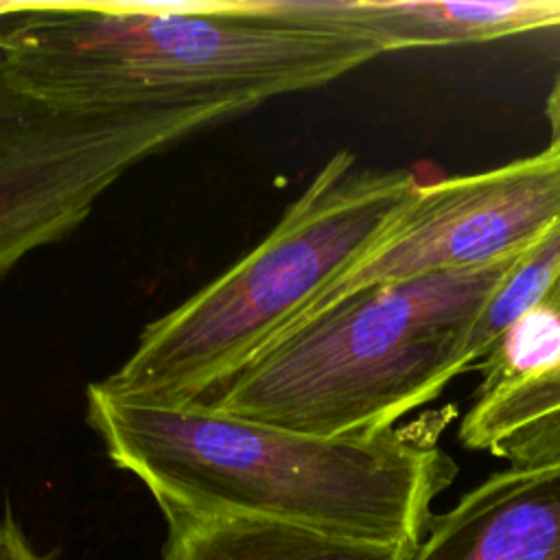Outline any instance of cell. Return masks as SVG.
Wrapping results in <instances>:
<instances>
[{
  "label": "cell",
  "instance_id": "cell-1",
  "mask_svg": "<svg viewBox=\"0 0 560 560\" xmlns=\"http://www.w3.org/2000/svg\"><path fill=\"white\" fill-rule=\"evenodd\" d=\"M85 420L107 457L162 514L245 516L413 549L457 464L438 444L444 420L319 438L199 402H149L85 387Z\"/></svg>",
  "mask_w": 560,
  "mask_h": 560
},
{
  "label": "cell",
  "instance_id": "cell-2",
  "mask_svg": "<svg viewBox=\"0 0 560 560\" xmlns=\"http://www.w3.org/2000/svg\"><path fill=\"white\" fill-rule=\"evenodd\" d=\"M378 55L365 37L284 18L276 0H9L0 24L7 77L85 112L221 105L243 114Z\"/></svg>",
  "mask_w": 560,
  "mask_h": 560
},
{
  "label": "cell",
  "instance_id": "cell-3",
  "mask_svg": "<svg viewBox=\"0 0 560 560\" xmlns=\"http://www.w3.org/2000/svg\"><path fill=\"white\" fill-rule=\"evenodd\" d=\"M523 254L359 289L192 402L319 438L387 431L462 374L468 330Z\"/></svg>",
  "mask_w": 560,
  "mask_h": 560
},
{
  "label": "cell",
  "instance_id": "cell-4",
  "mask_svg": "<svg viewBox=\"0 0 560 560\" xmlns=\"http://www.w3.org/2000/svg\"><path fill=\"white\" fill-rule=\"evenodd\" d=\"M422 184L409 168H361L350 151H337L254 249L149 322L127 361L98 385L131 400H197L298 324Z\"/></svg>",
  "mask_w": 560,
  "mask_h": 560
},
{
  "label": "cell",
  "instance_id": "cell-5",
  "mask_svg": "<svg viewBox=\"0 0 560 560\" xmlns=\"http://www.w3.org/2000/svg\"><path fill=\"white\" fill-rule=\"evenodd\" d=\"M232 116L221 105L57 107L18 88L0 66V280L81 228L136 164Z\"/></svg>",
  "mask_w": 560,
  "mask_h": 560
},
{
  "label": "cell",
  "instance_id": "cell-6",
  "mask_svg": "<svg viewBox=\"0 0 560 560\" xmlns=\"http://www.w3.org/2000/svg\"><path fill=\"white\" fill-rule=\"evenodd\" d=\"M558 221L560 144L553 142L497 168L422 184L383 238L304 317L372 284L518 256Z\"/></svg>",
  "mask_w": 560,
  "mask_h": 560
},
{
  "label": "cell",
  "instance_id": "cell-7",
  "mask_svg": "<svg viewBox=\"0 0 560 560\" xmlns=\"http://www.w3.org/2000/svg\"><path fill=\"white\" fill-rule=\"evenodd\" d=\"M405 560H560V459L490 475Z\"/></svg>",
  "mask_w": 560,
  "mask_h": 560
},
{
  "label": "cell",
  "instance_id": "cell-8",
  "mask_svg": "<svg viewBox=\"0 0 560 560\" xmlns=\"http://www.w3.org/2000/svg\"><path fill=\"white\" fill-rule=\"evenodd\" d=\"M289 20L365 37L383 52L462 46L560 26V0H276Z\"/></svg>",
  "mask_w": 560,
  "mask_h": 560
},
{
  "label": "cell",
  "instance_id": "cell-9",
  "mask_svg": "<svg viewBox=\"0 0 560 560\" xmlns=\"http://www.w3.org/2000/svg\"><path fill=\"white\" fill-rule=\"evenodd\" d=\"M164 518L162 560H405L411 551L245 516Z\"/></svg>",
  "mask_w": 560,
  "mask_h": 560
},
{
  "label": "cell",
  "instance_id": "cell-10",
  "mask_svg": "<svg viewBox=\"0 0 560 560\" xmlns=\"http://www.w3.org/2000/svg\"><path fill=\"white\" fill-rule=\"evenodd\" d=\"M560 273V221L551 225L510 269L499 289L488 298L468 330L459 372L477 370L505 337V332L532 313Z\"/></svg>",
  "mask_w": 560,
  "mask_h": 560
},
{
  "label": "cell",
  "instance_id": "cell-11",
  "mask_svg": "<svg viewBox=\"0 0 560 560\" xmlns=\"http://www.w3.org/2000/svg\"><path fill=\"white\" fill-rule=\"evenodd\" d=\"M560 402V363L479 389L459 424V438Z\"/></svg>",
  "mask_w": 560,
  "mask_h": 560
},
{
  "label": "cell",
  "instance_id": "cell-12",
  "mask_svg": "<svg viewBox=\"0 0 560 560\" xmlns=\"http://www.w3.org/2000/svg\"><path fill=\"white\" fill-rule=\"evenodd\" d=\"M0 560H46L33 549L11 510L0 516Z\"/></svg>",
  "mask_w": 560,
  "mask_h": 560
},
{
  "label": "cell",
  "instance_id": "cell-13",
  "mask_svg": "<svg viewBox=\"0 0 560 560\" xmlns=\"http://www.w3.org/2000/svg\"><path fill=\"white\" fill-rule=\"evenodd\" d=\"M545 116L549 122V136L553 144H560V74L556 77L551 92L547 96V105H545Z\"/></svg>",
  "mask_w": 560,
  "mask_h": 560
},
{
  "label": "cell",
  "instance_id": "cell-14",
  "mask_svg": "<svg viewBox=\"0 0 560 560\" xmlns=\"http://www.w3.org/2000/svg\"><path fill=\"white\" fill-rule=\"evenodd\" d=\"M536 308L545 311L553 322L560 324V273H558V278L551 284V289L547 291V295L542 298V302Z\"/></svg>",
  "mask_w": 560,
  "mask_h": 560
},
{
  "label": "cell",
  "instance_id": "cell-15",
  "mask_svg": "<svg viewBox=\"0 0 560 560\" xmlns=\"http://www.w3.org/2000/svg\"><path fill=\"white\" fill-rule=\"evenodd\" d=\"M9 13V0H4V2H0V24H2V20H4V15Z\"/></svg>",
  "mask_w": 560,
  "mask_h": 560
}]
</instances>
